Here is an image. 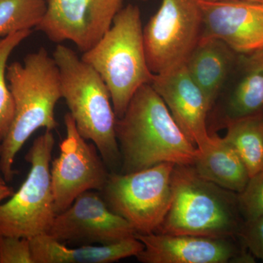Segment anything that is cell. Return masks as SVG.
Returning a JSON list of instances; mask_svg holds the SVG:
<instances>
[{
	"mask_svg": "<svg viewBox=\"0 0 263 263\" xmlns=\"http://www.w3.org/2000/svg\"><path fill=\"white\" fill-rule=\"evenodd\" d=\"M116 136L122 174L162 162L192 165L200 155L150 84L136 91L125 113L117 119Z\"/></svg>",
	"mask_w": 263,
	"mask_h": 263,
	"instance_id": "obj_1",
	"label": "cell"
},
{
	"mask_svg": "<svg viewBox=\"0 0 263 263\" xmlns=\"http://www.w3.org/2000/svg\"><path fill=\"white\" fill-rule=\"evenodd\" d=\"M6 79L14 102V117L0 148V172L10 182L16 174L15 157L26 141L40 128L53 131L58 126L54 109L62 90L60 70L44 48L27 54L23 63L8 65Z\"/></svg>",
	"mask_w": 263,
	"mask_h": 263,
	"instance_id": "obj_2",
	"label": "cell"
},
{
	"mask_svg": "<svg viewBox=\"0 0 263 263\" xmlns=\"http://www.w3.org/2000/svg\"><path fill=\"white\" fill-rule=\"evenodd\" d=\"M53 58L60 70L62 98L78 131L94 143L110 172H119L122 159L116 136L117 118L106 84L91 66L61 43Z\"/></svg>",
	"mask_w": 263,
	"mask_h": 263,
	"instance_id": "obj_3",
	"label": "cell"
},
{
	"mask_svg": "<svg viewBox=\"0 0 263 263\" xmlns=\"http://www.w3.org/2000/svg\"><path fill=\"white\" fill-rule=\"evenodd\" d=\"M172 201L156 233L235 238L243 219L238 193L202 179L192 165H175Z\"/></svg>",
	"mask_w": 263,
	"mask_h": 263,
	"instance_id": "obj_4",
	"label": "cell"
},
{
	"mask_svg": "<svg viewBox=\"0 0 263 263\" xmlns=\"http://www.w3.org/2000/svg\"><path fill=\"white\" fill-rule=\"evenodd\" d=\"M81 59L106 84L117 119L125 113L133 95L154 74L147 64L141 13L137 5L123 7L110 29Z\"/></svg>",
	"mask_w": 263,
	"mask_h": 263,
	"instance_id": "obj_5",
	"label": "cell"
},
{
	"mask_svg": "<svg viewBox=\"0 0 263 263\" xmlns=\"http://www.w3.org/2000/svg\"><path fill=\"white\" fill-rule=\"evenodd\" d=\"M55 138L51 130L38 136L25 156L27 179L8 201L0 204V235L31 239L47 234L55 216L51 163Z\"/></svg>",
	"mask_w": 263,
	"mask_h": 263,
	"instance_id": "obj_6",
	"label": "cell"
},
{
	"mask_svg": "<svg viewBox=\"0 0 263 263\" xmlns=\"http://www.w3.org/2000/svg\"><path fill=\"white\" fill-rule=\"evenodd\" d=\"M175 165L162 162L129 174L110 172L100 193L108 207L127 220L136 233H156L172 201Z\"/></svg>",
	"mask_w": 263,
	"mask_h": 263,
	"instance_id": "obj_7",
	"label": "cell"
},
{
	"mask_svg": "<svg viewBox=\"0 0 263 263\" xmlns=\"http://www.w3.org/2000/svg\"><path fill=\"white\" fill-rule=\"evenodd\" d=\"M202 10L198 0H162L143 28L145 53L154 75L186 65L201 39Z\"/></svg>",
	"mask_w": 263,
	"mask_h": 263,
	"instance_id": "obj_8",
	"label": "cell"
},
{
	"mask_svg": "<svg viewBox=\"0 0 263 263\" xmlns=\"http://www.w3.org/2000/svg\"><path fill=\"white\" fill-rule=\"evenodd\" d=\"M64 120L66 136L60 145V155L51 163L57 214L81 194L101 192L110 173L94 143L81 136L70 113L65 114Z\"/></svg>",
	"mask_w": 263,
	"mask_h": 263,
	"instance_id": "obj_9",
	"label": "cell"
},
{
	"mask_svg": "<svg viewBox=\"0 0 263 263\" xmlns=\"http://www.w3.org/2000/svg\"><path fill=\"white\" fill-rule=\"evenodd\" d=\"M124 0H48L37 30L53 42L70 41L84 53L100 41L123 8Z\"/></svg>",
	"mask_w": 263,
	"mask_h": 263,
	"instance_id": "obj_10",
	"label": "cell"
},
{
	"mask_svg": "<svg viewBox=\"0 0 263 263\" xmlns=\"http://www.w3.org/2000/svg\"><path fill=\"white\" fill-rule=\"evenodd\" d=\"M47 234L63 243L103 245L135 236L136 232L108 207L100 192L91 190L57 214Z\"/></svg>",
	"mask_w": 263,
	"mask_h": 263,
	"instance_id": "obj_11",
	"label": "cell"
},
{
	"mask_svg": "<svg viewBox=\"0 0 263 263\" xmlns=\"http://www.w3.org/2000/svg\"><path fill=\"white\" fill-rule=\"evenodd\" d=\"M150 84L167 105L185 136L200 152H205L213 143V136L207 127L210 108L186 67L164 75H155Z\"/></svg>",
	"mask_w": 263,
	"mask_h": 263,
	"instance_id": "obj_12",
	"label": "cell"
},
{
	"mask_svg": "<svg viewBox=\"0 0 263 263\" xmlns=\"http://www.w3.org/2000/svg\"><path fill=\"white\" fill-rule=\"evenodd\" d=\"M201 38H216L237 53L263 48V4L235 1L202 3Z\"/></svg>",
	"mask_w": 263,
	"mask_h": 263,
	"instance_id": "obj_13",
	"label": "cell"
},
{
	"mask_svg": "<svg viewBox=\"0 0 263 263\" xmlns=\"http://www.w3.org/2000/svg\"><path fill=\"white\" fill-rule=\"evenodd\" d=\"M144 245L137 256L143 263H228L240 251L234 238L136 233Z\"/></svg>",
	"mask_w": 263,
	"mask_h": 263,
	"instance_id": "obj_14",
	"label": "cell"
},
{
	"mask_svg": "<svg viewBox=\"0 0 263 263\" xmlns=\"http://www.w3.org/2000/svg\"><path fill=\"white\" fill-rule=\"evenodd\" d=\"M234 84L224 95L220 125L246 118L263 117V48L238 53Z\"/></svg>",
	"mask_w": 263,
	"mask_h": 263,
	"instance_id": "obj_15",
	"label": "cell"
},
{
	"mask_svg": "<svg viewBox=\"0 0 263 263\" xmlns=\"http://www.w3.org/2000/svg\"><path fill=\"white\" fill-rule=\"evenodd\" d=\"M34 263H112L137 257L144 245L136 235L103 245H80L69 247L48 234L29 239Z\"/></svg>",
	"mask_w": 263,
	"mask_h": 263,
	"instance_id": "obj_16",
	"label": "cell"
},
{
	"mask_svg": "<svg viewBox=\"0 0 263 263\" xmlns=\"http://www.w3.org/2000/svg\"><path fill=\"white\" fill-rule=\"evenodd\" d=\"M238 56L220 40L201 38L189 57L185 67L203 93L210 111L226 87Z\"/></svg>",
	"mask_w": 263,
	"mask_h": 263,
	"instance_id": "obj_17",
	"label": "cell"
},
{
	"mask_svg": "<svg viewBox=\"0 0 263 263\" xmlns=\"http://www.w3.org/2000/svg\"><path fill=\"white\" fill-rule=\"evenodd\" d=\"M193 166L202 179L236 193L243 191L250 179L234 148L216 135L213 136L212 144L200 152Z\"/></svg>",
	"mask_w": 263,
	"mask_h": 263,
	"instance_id": "obj_18",
	"label": "cell"
},
{
	"mask_svg": "<svg viewBox=\"0 0 263 263\" xmlns=\"http://www.w3.org/2000/svg\"><path fill=\"white\" fill-rule=\"evenodd\" d=\"M223 137L245 164L249 176L263 170V117L246 118L226 124Z\"/></svg>",
	"mask_w": 263,
	"mask_h": 263,
	"instance_id": "obj_19",
	"label": "cell"
},
{
	"mask_svg": "<svg viewBox=\"0 0 263 263\" xmlns=\"http://www.w3.org/2000/svg\"><path fill=\"white\" fill-rule=\"evenodd\" d=\"M47 3L48 0H0V38L37 28Z\"/></svg>",
	"mask_w": 263,
	"mask_h": 263,
	"instance_id": "obj_20",
	"label": "cell"
},
{
	"mask_svg": "<svg viewBox=\"0 0 263 263\" xmlns=\"http://www.w3.org/2000/svg\"><path fill=\"white\" fill-rule=\"evenodd\" d=\"M31 33L32 30L22 31L0 38V148L14 117V102L6 79L7 63L13 50Z\"/></svg>",
	"mask_w": 263,
	"mask_h": 263,
	"instance_id": "obj_21",
	"label": "cell"
},
{
	"mask_svg": "<svg viewBox=\"0 0 263 263\" xmlns=\"http://www.w3.org/2000/svg\"><path fill=\"white\" fill-rule=\"evenodd\" d=\"M238 207L243 220L263 217V170L249 179L238 193Z\"/></svg>",
	"mask_w": 263,
	"mask_h": 263,
	"instance_id": "obj_22",
	"label": "cell"
},
{
	"mask_svg": "<svg viewBox=\"0 0 263 263\" xmlns=\"http://www.w3.org/2000/svg\"><path fill=\"white\" fill-rule=\"evenodd\" d=\"M0 263H34L30 240L0 235Z\"/></svg>",
	"mask_w": 263,
	"mask_h": 263,
	"instance_id": "obj_23",
	"label": "cell"
},
{
	"mask_svg": "<svg viewBox=\"0 0 263 263\" xmlns=\"http://www.w3.org/2000/svg\"><path fill=\"white\" fill-rule=\"evenodd\" d=\"M237 237L256 258L263 262V217L243 220Z\"/></svg>",
	"mask_w": 263,
	"mask_h": 263,
	"instance_id": "obj_24",
	"label": "cell"
},
{
	"mask_svg": "<svg viewBox=\"0 0 263 263\" xmlns=\"http://www.w3.org/2000/svg\"><path fill=\"white\" fill-rule=\"evenodd\" d=\"M255 259L254 254L243 245V248L235 254L230 263H254L256 262Z\"/></svg>",
	"mask_w": 263,
	"mask_h": 263,
	"instance_id": "obj_25",
	"label": "cell"
},
{
	"mask_svg": "<svg viewBox=\"0 0 263 263\" xmlns=\"http://www.w3.org/2000/svg\"><path fill=\"white\" fill-rule=\"evenodd\" d=\"M7 183L3 174H0V204L7 199H9L15 193L13 188Z\"/></svg>",
	"mask_w": 263,
	"mask_h": 263,
	"instance_id": "obj_26",
	"label": "cell"
},
{
	"mask_svg": "<svg viewBox=\"0 0 263 263\" xmlns=\"http://www.w3.org/2000/svg\"><path fill=\"white\" fill-rule=\"evenodd\" d=\"M202 3H220V2L235 1V0H198ZM240 1L254 2V3H261L260 0H240Z\"/></svg>",
	"mask_w": 263,
	"mask_h": 263,
	"instance_id": "obj_27",
	"label": "cell"
},
{
	"mask_svg": "<svg viewBox=\"0 0 263 263\" xmlns=\"http://www.w3.org/2000/svg\"><path fill=\"white\" fill-rule=\"evenodd\" d=\"M141 1L146 2V1H147V0H141Z\"/></svg>",
	"mask_w": 263,
	"mask_h": 263,
	"instance_id": "obj_28",
	"label": "cell"
},
{
	"mask_svg": "<svg viewBox=\"0 0 263 263\" xmlns=\"http://www.w3.org/2000/svg\"><path fill=\"white\" fill-rule=\"evenodd\" d=\"M260 1H261V3H262L263 4V0H260Z\"/></svg>",
	"mask_w": 263,
	"mask_h": 263,
	"instance_id": "obj_29",
	"label": "cell"
}]
</instances>
